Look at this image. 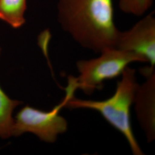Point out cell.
I'll list each match as a JSON object with an SVG mask.
<instances>
[{
    "mask_svg": "<svg viewBox=\"0 0 155 155\" xmlns=\"http://www.w3.org/2000/svg\"><path fill=\"white\" fill-rule=\"evenodd\" d=\"M0 48V54H1ZM22 102L13 100L0 87V137L7 139L12 136V129L14 124L13 113L17 106Z\"/></svg>",
    "mask_w": 155,
    "mask_h": 155,
    "instance_id": "8",
    "label": "cell"
},
{
    "mask_svg": "<svg viewBox=\"0 0 155 155\" xmlns=\"http://www.w3.org/2000/svg\"><path fill=\"white\" fill-rule=\"evenodd\" d=\"M153 0H119L120 9L129 15L142 16L152 7Z\"/></svg>",
    "mask_w": 155,
    "mask_h": 155,
    "instance_id": "9",
    "label": "cell"
},
{
    "mask_svg": "<svg viewBox=\"0 0 155 155\" xmlns=\"http://www.w3.org/2000/svg\"><path fill=\"white\" fill-rule=\"evenodd\" d=\"M115 48L132 52L149 63L141 70L143 75L154 72L155 66V17L151 12L129 30L119 32Z\"/></svg>",
    "mask_w": 155,
    "mask_h": 155,
    "instance_id": "5",
    "label": "cell"
},
{
    "mask_svg": "<svg viewBox=\"0 0 155 155\" xmlns=\"http://www.w3.org/2000/svg\"><path fill=\"white\" fill-rule=\"evenodd\" d=\"M139 85L136 70L127 66L121 74V79L117 82L114 93L110 98L94 101L78 99L74 96L67 102L65 107L99 112L111 127L124 136L133 155H144L133 133L130 118V108Z\"/></svg>",
    "mask_w": 155,
    "mask_h": 155,
    "instance_id": "2",
    "label": "cell"
},
{
    "mask_svg": "<svg viewBox=\"0 0 155 155\" xmlns=\"http://www.w3.org/2000/svg\"><path fill=\"white\" fill-rule=\"evenodd\" d=\"M57 10L61 29L83 48L100 53L115 47L113 0H58Z\"/></svg>",
    "mask_w": 155,
    "mask_h": 155,
    "instance_id": "1",
    "label": "cell"
},
{
    "mask_svg": "<svg viewBox=\"0 0 155 155\" xmlns=\"http://www.w3.org/2000/svg\"><path fill=\"white\" fill-rule=\"evenodd\" d=\"M98 58L77 62L79 76L74 77L75 85L84 94L91 95L96 90L102 89L103 84L121 75L128 65L133 62L145 63L132 52L110 47L102 51Z\"/></svg>",
    "mask_w": 155,
    "mask_h": 155,
    "instance_id": "3",
    "label": "cell"
},
{
    "mask_svg": "<svg viewBox=\"0 0 155 155\" xmlns=\"http://www.w3.org/2000/svg\"><path fill=\"white\" fill-rule=\"evenodd\" d=\"M155 71L136 90L133 104L139 123L148 143L155 139Z\"/></svg>",
    "mask_w": 155,
    "mask_h": 155,
    "instance_id": "6",
    "label": "cell"
},
{
    "mask_svg": "<svg viewBox=\"0 0 155 155\" xmlns=\"http://www.w3.org/2000/svg\"><path fill=\"white\" fill-rule=\"evenodd\" d=\"M27 0H0V20L13 28H21L26 21Z\"/></svg>",
    "mask_w": 155,
    "mask_h": 155,
    "instance_id": "7",
    "label": "cell"
},
{
    "mask_svg": "<svg viewBox=\"0 0 155 155\" xmlns=\"http://www.w3.org/2000/svg\"><path fill=\"white\" fill-rule=\"evenodd\" d=\"M77 90L72 79L68 78L65 97L51 110H41L30 106L22 107L14 118L12 136L31 133L45 143H55L58 136L65 133L68 128L67 121L59 114L60 111L74 96Z\"/></svg>",
    "mask_w": 155,
    "mask_h": 155,
    "instance_id": "4",
    "label": "cell"
}]
</instances>
